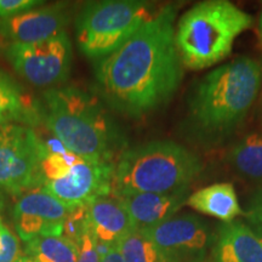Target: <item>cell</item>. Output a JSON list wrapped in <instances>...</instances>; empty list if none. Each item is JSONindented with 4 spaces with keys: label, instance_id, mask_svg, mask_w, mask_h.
<instances>
[{
    "label": "cell",
    "instance_id": "cell-28",
    "mask_svg": "<svg viewBox=\"0 0 262 262\" xmlns=\"http://www.w3.org/2000/svg\"><path fill=\"white\" fill-rule=\"evenodd\" d=\"M258 28H260V35H261V40H262V11H261V16H260V24H258Z\"/></svg>",
    "mask_w": 262,
    "mask_h": 262
},
{
    "label": "cell",
    "instance_id": "cell-10",
    "mask_svg": "<svg viewBox=\"0 0 262 262\" xmlns=\"http://www.w3.org/2000/svg\"><path fill=\"white\" fill-rule=\"evenodd\" d=\"M145 232L169 262H198L210 244L208 226L194 215L171 217Z\"/></svg>",
    "mask_w": 262,
    "mask_h": 262
},
{
    "label": "cell",
    "instance_id": "cell-6",
    "mask_svg": "<svg viewBox=\"0 0 262 262\" xmlns=\"http://www.w3.org/2000/svg\"><path fill=\"white\" fill-rule=\"evenodd\" d=\"M155 14L140 0H103L88 3L78 15L77 40L89 58L108 56L129 40Z\"/></svg>",
    "mask_w": 262,
    "mask_h": 262
},
{
    "label": "cell",
    "instance_id": "cell-9",
    "mask_svg": "<svg viewBox=\"0 0 262 262\" xmlns=\"http://www.w3.org/2000/svg\"><path fill=\"white\" fill-rule=\"evenodd\" d=\"M114 168L113 162L80 158L67 175L45 183L42 188L72 210L110 195Z\"/></svg>",
    "mask_w": 262,
    "mask_h": 262
},
{
    "label": "cell",
    "instance_id": "cell-14",
    "mask_svg": "<svg viewBox=\"0 0 262 262\" xmlns=\"http://www.w3.org/2000/svg\"><path fill=\"white\" fill-rule=\"evenodd\" d=\"M88 222L93 237L110 247L134 229L130 216L116 195L98 198L88 205Z\"/></svg>",
    "mask_w": 262,
    "mask_h": 262
},
{
    "label": "cell",
    "instance_id": "cell-1",
    "mask_svg": "<svg viewBox=\"0 0 262 262\" xmlns=\"http://www.w3.org/2000/svg\"><path fill=\"white\" fill-rule=\"evenodd\" d=\"M178 8L166 5L118 50L98 60L96 90L112 110L140 118L165 106L178 91L183 63L176 47Z\"/></svg>",
    "mask_w": 262,
    "mask_h": 262
},
{
    "label": "cell",
    "instance_id": "cell-16",
    "mask_svg": "<svg viewBox=\"0 0 262 262\" xmlns=\"http://www.w3.org/2000/svg\"><path fill=\"white\" fill-rule=\"evenodd\" d=\"M186 204L195 211L212 216L226 224L242 215L235 189L231 183H216L198 189L188 196Z\"/></svg>",
    "mask_w": 262,
    "mask_h": 262
},
{
    "label": "cell",
    "instance_id": "cell-5",
    "mask_svg": "<svg viewBox=\"0 0 262 262\" xmlns=\"http://www.w3.org/2000/svg\"><path fill=\"white\" fill-rule=\"evenodd\" d=\"M251 25V16L231 2L210 0L193 6L176 27V47L183 66L198 71L219 63Z\"/></svg>",
    "mask_w": 262,
    "mask_h": 262
},
{
    "label": "cell",
    "instance_id": "cell-3",
    "mask_svg": "<svg viewBox=\"0 0 262 262\" xmlns=\"http://www.w3.org/2000/svg\"><path fill=\"white\" fill-rule=\"evenodd\" d=\"M40 112L58 142L80 158L112 162L123 143L120 131L98 98L79 88L45 91Z\"/></svg>",
    "mask_w": 262,
    "mask_h": 262
},
{
    "label": "cell",
    "instance_id": "cell-8",
    "mask_svg": "<svg viewBox=\"0 0 262 262\" xmlns=\"http://www.w3.org/2000/svg\"><path fill=\"white\" fill-rule=\"evenodd\" d=\"M6 57L16 73L35 86L60 84L70 77L72 44L67 32L34 44H9Z\"/></svg>",
    "mask_w": 262,
    "mask_h": 262
},
{
    "label": "cell",
    "instance_id": "cell-12",
    "mask_svg": "<svg viewBox=\"0 0 262 262\" xmlns=\"http://www.w3.org/2000/svg\"><path fill=\"white\" fill-rule=\"evenodd\" d=\"M71 21L67 3L37 6L0 21V35L10 44H34L64 32Z\"/></svg>",
    "mask_w": 262,
    "mask_h": 262
},
{
    "label": "cell",
    "instance_id": "cell-17",
    "mask_svg": "<svg viewBox=\"0 0 262 262\" xmlns=\"http://www.w3.org/2000/svg\"><path fill=\"white\" fill-rule=\"evenodd\" d=\"M37 114L16 81L0 71V126L14 120L32 123Z\"/></svg>",
    "mask_w": 262,
    "mask_h": 262
},
{
    "label": "cell",
    "instance_id": "cell-30",
    "mask_svg": "<svg viewBox=\"0 0 262 262\" xmlns=\"http://www.w3.org/2000/svg\"><path fill=\"white\" fill-rule=\"evenodd\" d=\"M0 224H2V221H0Z\"/></svg>",
    "mask_w": 262,
    "mask_h": 262
},
{
    "label": "cell",
    "instance_id": "cell-4",
    "mask_svg": "<svg viewBox=\"0 0 262 262\" xmlns=\"http://www.w3.org/2000/svg\"><path fill=\"white\" fill-rule=\"evenodd\" d=\"M201 171V160L191 150L172 141H152L120 155L114 168L112 193L188 189Z\"/></svg>",
    "mask_w": 262,
    "mask_h": 262
},
{
    "label": "cell",
    "instance_id": "cell-20",
    "mask_svg": "<svg viewBox=\"0 0 262 262\" xmlns=\"http://www.w3.org/2000/svg\"><path fill=\"white\" fill-rule=\"evenodd\" d=\"M125 262H169L145 232L133 229L118 242Z\"/></svg>",
    "mask_w": 262,
    "mask_h": 262
},
{
    "label": "cell",
    "instance_id": "cell-13",
    "mask_svg": "<svg viewBox=\"0 0 262 262\" xmlns=\"http://www.w3.org/2000/svg\"><path fill=\"white\" fill-rule=\"evenodd\" d=\"M188 189L170 193H113L123 203L134 229L146 231L173 217L187 202Z\"/></svg>",
    "mask_w": 262,
    "mask_h": 262
},
{
    "label": "cell",
    "instance_id": "cell-25",
    "mask_svg": "<svg viewBox=\"0 0 262 262\" xmlns=\"http://www.w3.org/2000/svg\"><path fill=\"white\" fill-rule=\"evenodd\" d=\"M78 248H79V254L77 262H101V255L97 250L96 241L91 234L90 229H88L81 237Z\"/></svg>",
    "mask_w": 262,
    "mask_h": 262
},
{
    "label": "cell",
    "instance_id": "cell-23",
    "mask_svg": "<svg viewBox=\"0 0 262 262\" xmlns=\"http://www.w3.org/2000/svg\"><path fill=\"white\" fill-rule=\"evenodd\" d=\"M18 239L6 226L0 224V262H16L18 258Z\"/></svg>",
    "mask_w": 262,
    "mask_h": 262
},
{
    "label": "cell",
    "instance_id": "cell-24",
    "mask_svg": "<svg viewBox=\"0 0 262 262\" xmlns=\"http://www.w3.org/2000/svg\"><path fill=\"white\" fill-rule=\"evenodd\" d=\"M44 4L39 0H0V21Z\"/></svg>",
    "mask_w": 262,
    "mask_h": 262
},
{
    "label": "cell",
    "instance_id": "cell-29",
    "mask_svg": "<svg viewBox=\"0 0 262 262\" xmlns=\"http://www.w3.org/2000/svg\"><path fill=\"white\" fill-rule=\"evenodd\" d=\"M3 205V201H2V194H0V208H2Z\"/></svg>",
    "mask_w": 262,
    "mask_h": 262
},
{
    "label": "cell",
    "instance_id": "cell-2",
    "mask_svg": "<svg viewBox=\"0 0 262 262\" xmlns=\"http://www.w3.org/2000/svg\"><path fill=\"white\" fill-rule=\"evenodd\" d=\"M262 83V66L242 56L209 72L188 95L186 126L202 143H215L231 135L247 117Z\"/></svg>",
    "mask_w": 262,
    "mask_h": 262
},
{
    "label": "cell",
    "instance_id": "cell-7",
    "mask_svg": "<svg viewBox=\"0 0 262 262\" xmlns=\"http://www.w3.org/2000/svg\"><path fill=\"white\" fill-rule=\"evenodd\" d=\"M47 150L48 145L29 127L0 126V186L12 194L41 186L40 164Z\"/></svg>",
    "mask_w": 262,
    "mask_h": 262
},
{
    "label": "cell",
    "instance_id": "cell-11",
    "mask_svg": "<svg viewBox=\"0 0 262 262\" xmlns=\"http://www.w3.org/2000/svg\"><path fill=\"white\" fill-rule=\"evenodd\" d=\"M70 211V208L41 187L21 196L12 215L19 238L27 243L37 237L62 235L63 222Z\"/></svg>",
    "mask_w": 262,
    "mask_h": 262
},
{
    "label": "cell",
    "instance_id": "cell-22",
    "mask_svg": "<svg viewBox=\"0 0 262 262\" xmlns=\"http://www.w3.org/2000/svg\"><path fill=\"white\" fill-rule=\"evenodd\" d=\"M89 229L88 222V205L78 206L68 212L63 222V232L62 235L71 239L75 244H79L80 239Z\"/></svg>",
    "mask_w": 262,
    "mask_h": 262
},
{
    "label": "cell",
    "instance_id": "cell-19",
    "mask_svg": "<svg viewBox=\"0 0 262 262\" xmlns=\"http://www.w3.org/2000/svg\"><path fill=\"white\" fill-rule=\"evenodd\" d=\"M232 166L248 179L262 180V134H251L229 150Z\"/></svg>",
    "mask_w": 262,
    "mask_h": 262
},
{
    "label": "cell",
    "instance_id": "cell-27",
    "mask_svg": "<svg viewBox=\"0 0 262 262\" xmlns=\"http://www.w3.org/2000/svg\"><path fill=\"white\" fill-rule=\"evenodd\" d=\"M16 262H38V261H35L34 258L29 256H19L17 260H16Z\"/></svg>",
    "mask_w": 262,
    "mask_h": 262
},
{
    "label": "cell",
    "instance_id": "cell-26",
    "mask_svg": "<svg viewBox=\"0 0 262 262\" xmlns=\"http://www.w3.org/2000/svg\"><path fill=\"white\" fill-rule=\"evenodd\" d=\"M101 262H125V261H124L123 255L120 253L118 245L116 244L108 250V253L106 255H103V256L101 257Z\"/></svg>",
    "mask_w": 262,
    "mask_h": 262
},
{
    "label": "cell",
    "instance_id": "cell-18",
    "mask_svg": "<svg viewBox=\"0 0 262 262\" xmlns=\"http://www.w3.org/2000/svg\"><path fill=\"white\" fill-rule=\"evenodd\" d=\"M27 256L38 262H77L79 248L71 239L58 237H37L26 244Z\"/></svg>",
    "mask_w": 262,
    "mask_h": 262
},
{
    "label": "cell",
    "instance_id": "cell-15",
    "mask_svg": "<svg viewBox=\"0 0 262 262\" xmlns=\"http://www.w3.org/2000/svg\"><path fill=\"white\" fill-rule=\"evenodd\" d=\"M216 262H262V237L239 221L219 229L214 248Z\"/></svg>",
    "mask_w": 262,
    "mask_h": 262
},
{
    "label": "cell",
    "instance_id": "cell-21",
    "mask_svg": "<svg viewBox=\"0 0 262 262\" xmlns=\"http://www.w3.org/2000/svg\"><path fill=\"white\" fill-rule=\"evenodd\" d=\"M80 159L79 156L74 155L67 149L54 150L48 147L47 153L40 164V172L42 179V186L45 183L55 181L67 175L78 160Z\"/></svg>",
    "mask_w": 262,
    "mask_h": 262
}]
</instances>
